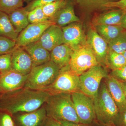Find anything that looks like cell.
Here are the masks:
<instances>
[{
	"label": "cell",
	"mask_w": 126,
	"mask_h": 126,
	"mask_svg": "<svg viewBox=\"0 0 126 126\" xmlns=\"http://www.w3.org/2000/svg\"><path fill=\"white\" fill-rule=\"evenodd\" d=\"M50 94L45 90L24 87L0 94V109L7 110L12 115L32 111L43 106Z\"/></svg>",
	"instance_id": "cell-1"
},
{
	"label": "cell",
	"mask_w": 126,
	"mask_h": 126,
	"mask_svg": "<svg viewBox=\"0 0 126 126\" xmlns=\"http://www.w3.org/2000/svg\"><path fill=\"white\" fill-rule=\"evenodd\" d=\"M44 106L48 117L58 121L80 123L71 94H50Z\"/></svg>",
	"instance_id": "cell-2"
},
{
	"label": "cell",
	"mask_w": 126,
	"mask_h": 126,
	"mask_svg": "<svg viewBox=\"0 0 126 126\" xmlns=\"http://www.w3.org/2000/svg\"><path fill=\"white\" fill-rule=\"evenodd\" d=\"M93 99L96 121L107 126H115L119 116V110L106 83H102L96 96Z\"/></svg>",
	"instance_id": "cell-3"
},
{
	"label": "cell",
	"mask_w": 126,
	"mask_h": 126,
	"mask_svg": "<svg viewBox=\"0 0 126 126\" xmlns=\"http://www.w3.org/2000/svg\"><path fill=\"white\" fill-rule=\"evenodd\" d=\"M60 69L50 61L33 67L27 75L25 87L36 90H44L55 80Z\"/></svg>",
	"instance_id": "cell-4"
},
{
	"label": "cell",
	"mask_w": 126,
	"mask_h": 126,
	"mask_svg": "<svg viewBox=\"0 0 126 126\" xmlns=\"http://www.w3.org/2000/svg\"><path fill=\"white\" fill-rule=\"evenodd\" d=\"M44 90L50 94H72L80 91L79 76L70 70L69 65L60 69L54 82Z\"/></svg>",
	"instance_id": "cell-5"
},
{
	"label": "cell",
	"mask_w": 126,
	"mask_h": 126,
	"mask_svg": "<svg viewBox=\"0 0 126 126\" xmlns=\"http://www.w3.org/2000/svg\"><path fill=\"white\" fill-rule=\"evenodd\" d=\"M108 76L104 67L95 65L79 76L80 91L93 99L96 96L101 82Z\"/></svg>",
	"instance_id": "cell-6"
},
{
	"label": "cell",
	"mask_w": 126,
	"mask_h": 126,
	"mask_svg": "<svg viewBox=\"0 0 126 126\" xmlns=\"http://www.w3.org/2000/svg\"><path fill=\"white\" fill-rule=\"evenodd\" d=\"M99 64L92 49L87 43L73 51L69 65L70 70L79 76Z\"/></svg>",
	"instance_id": "cell-7"
},
{
	"label": "cell",
	"mask_w": 126,
	"mask_h": 126,
	"mask_svg": "<svg viewBox=\"0 0 126 126\" xmlns=\"http://www.w3.org/2000/svg\"><path fill=\"white\" fill-rule=\"evenodd\" d=\"M80 124L89 126L96 121L93 99L81 91L71 94Z\"/></svg>",
	"instance_id": "cell-8"
},
{
	"label": "cell",
	"mask_w": 126,
	"mask_h": 126,
	"mask_svg": "<svg viewBox=\"0 0 126 126\" xmlns=\"http://www.w3.org/2000/svg\"><path fill=\"white\" fill-rule=\"evenodd\" d=\"M61 28L63 44L68 46L73 51L87 44L86 35L79 22L72 23Z\"/></svg>",
	"instance_id": "cell-9"
},
{
	"label": "cell",
	"mask_w": 126,
	"mask_h": 126,
	"mask_svg": "<svg viewBox=\"0 0 126 126\" xmlns=\"http://www.w3.org/2000/svg\"><path fill=\"white\" fill-rule=\"evenodd\" d=\"M53 24L51 21L29 24L18 35L16 41V46L23 47L37 42L45 31Z\"/></svg>",
	"instance_id": "cell-10"
},
{
	"label": "cell",
	"mask_w": 126,
	"mask_h": 126,
	"mask_svg": "<svg viewBox=\"0 0 126 126\" xmlns=\"http://www.w3.org/2000/svg\"><path fill=\"white\" fill-rule=\"evenodd\" d=\"M86 39L99 64L104 67L107 66V58L109 51L107 43L93 29L88 31Z\"/></svg>",
	"instance_id": "cell-11"
},
{
	"label": "cell",
	"mask_w": 126,
	"mask_h": 126,
	"mask_svg": "<svg viewBox=\"0 0 126 126\" xmlns=\"http://www.w3.org/2000/svg\"><path fill=\"white\" fill-rule=\"evenodd\" d=\"M12 116L16 126H42L47 117L44 105L35 111L17 113Z\"/></svg>",
	"instance_id": "cell-12"
},
{
	"label": "cell",
	"mask_w": 126,
	"mask_h": 126,
	"mask_svg": "<svg viewBox=\"0 0 126 126\" xmlns=\"http://www.w3.org/2000/svg\"><path fill=\"white\" fill-rule=\"evenodd\" d=\"M12 70L27 75L33 68L31 57L23 47L16 46L11 52Z\"/></svg>",
	"instance_id": "cell-13"
},
{
	"label": "cell",
	"mask_w": 126,
	"mask_h": 126,
	"mask_svg": "<svg viewBox=\"0 0 126 126\" xmlns=\"http://www.w3.org/2000/svg\"><path fill=\"white\" fill-rule=\"evenodd\" d=\"M37 42L50 52L55 47L63 44L62 28L52 25L45 31Z\"/></svg>",
	"instance_id": "cell-14"
},
{
	"label": "cell",
	"mask_w": 126,
	"mask_h": 126,
	"mask_svg": "<svg viewBox=\"0 0 126 126\" xmlns=\"http://www.w3.org/2000/svg\"><path fill=\"white\" fill-rule=\"evenodd\" d=\"M27 75H23L13 70L1 75L0 94L24 87Z\"/></svg>",
	"instance_id": "cell-15"
},
{
	"label": "cell",
	"mask_w": 126,
	"mask_h": 126,
	"mask_svg": "<svg viewBox=\"0 0 126 126\" xmlns=\"http://www.w3.org/2000/svg\"><path fill=\"white\" fill-rule=\"evenodd\" d=\"M106 79V86L118 107L119 112L126 111V97L121 82L110 75H108Z\"/></svg>",
	"instance_id": "cell-16"
},
{
	"label": "cell",
	"mask_w": 126,
	"mask_h": 126,
	"mask_svg": "<svg viewBox=\"0 0 126 126\" xmlns=\"http://www.w3.org/2000/svg\"><path fill=\"white\" fill-rule=\"evenodd\" d=\"M49 20L61 28L72 23L79 22L80 19L75 13L74 0L57 12Z\"/></svg>",
	"instance_id": "cell-17"
},
{
	"label": "cell",
	"mask_w": 126,
	"mask_h": 126,
	"mask_svg": "<svg viewBox=\"0 0 126 126\" xmlns=\"http://www.w3.org/2000/svg\"><path fill=\"white\" fill-rule=\"evenodd\" d=\"M31 57L33 67L50 61V52L37 42L23 47Z\"/></svg>",
	"instance_id": "cell-18"
},
{
	"label": "cell",
	"mask_w": 126,
	"mask_h": 126,
	"mask_svg": "<svg viewBox=\"0 0 126 126\" xmlns=\"http://www.w3.org/2000/svg\"><path fill=\"white\" fill-rule=\"evenodd\" d=\"M50 61L60 69L69 65L73 50L63 44L55 47L50 52Z\"/></svg>",
	"instance_id": "cell-19"
},
{
	"label": "cell",
	"mask_w": 126,
	"mask_h": 126,
	"mask_svg": "<svg viewBox=\"0 0 126 126\" xmlns=\"http://www.w3.org/2000/svg\"><path fill=\"white\" fill-rule=\"evenodd\" d=\"M125 12L119 9L108 12L97 16L94 20L93 24L94 26L100 25H120Z\"/></svg>",
	"instance_id": "cell-20"
},
{
	"label": "cell",
	"mask_w": 126,
	"mask_h": 126,
	"mask_svg": "<svg viewBox=\"0 0 126 126\" xmlns=\"http://www.w3.org/2000/svg\"><path fill=\"white\" fill-rule=\"evenodd\" d=\"M29 12L23 7L9 15L11 22L18 34L30 24L28 18Z\"/></svg>",
	"instance_id": "cell-21"
},
{
	"label": "cell",
	"mask_w": 126,
	"mask_h": 126,
	"mask_svg": "<svg viewBox=\"0 0 126 126\" xmlns=\"http://www.w3.org/2000/svg\"><path fill=\"white\" fill-rule=\"evenodd\" d=\"M94 27L97 33L108 44L124 30L120 25H100L95 26Z\"/></svg>",
	"instance_id": "cell-22"
},
{
	"label": "cell",
	"mask_w": 126,
	"mask_h": 126,
	"mask_svg": "<svg viewBox=\"0 0 126 126\" xmlns=\"http://www.w3.org/2000/svg\"><path fill=\"white\" fill-rule=\"evenodd\" d=\"M18 35L11 22L9 15L0 11V36L16 41Z\"/></svg>",
	"instance_id": "cell-23"
},
{
	"label": "cell",
	"mask_w": 126,
	"mask_h": 126,
	"mask_svg": "<svg viewBox=\"0 0 126 126\" xmlns=\"http://www.w3.org/2000/svg\"><path fill=\"white\" fill-rule=\"evenodd\" d=\"M107 67L112 70L122 67L126 65V60L122 54L109 50L107 58Z\"/></svg>",
	"instance_id": "cell-24"
},
{
	"label": "cell",
	"mask_w": 126,
	"mask_h": 126,
	"mask_svg": "<svg viewBox=\"0 0 126 126\" xmlns=\"http://www.w3.org/2000/svg\"><path fill=\"white\" fill-rule=\"evenodd\" d=\"M72 0H58L43 6L44 13L49 19Z\"/></svg>",
	"instance_id": "cell-25"
},
{
	"label": "cell",
	"mask_w": 126,
	"mask_h": 126,
	"mask_svg": "<svg viewBox=\"0 0 126 126\" xmlns=\"http://www.w3.org/2000/svg\"><path fill=\"white\" fill-rule=\"evenodd\" d=\"M109 50L122 54L126 50V31H124L108 44Z\"/></svg>",
	"instance_id": "cell-26"
},
{
	"label": "cell",
	"mask_w": 126,
	"mask_h": 126,
	"mask_svg": "<svg viewBox=\"0 0 126 126\" xmlns=\"http://www.w3.org/2000/svg\"><path fill=\"white\" fill-rule=\"evenodd\" d=\"M113 0H76L79 5L87 11L103 9L102 6Z\"/></svg>",
	"instance_id": "cell-27"
},
{
	"label": "cell",
	"mask_w": 126,
	"mask_h": 126,
	"mask_svg": "<svg viewBox=\"0 0 126 126\" xmlns=\"http://www.w3.org/2000/svg\"><path fill=\"white\" fill-rule=\"evenodd\" d=\"M23 0H0V11L8 15L24 6Z\"/></svg>",
	"instance_id": "cell-28"
},
{
	"label": "cell",
	"mask_w": 126,
	"mask_h": 126,
	"mask_svg": "<svg viewBox=\"0 0 126 126\" xmlns=\"http://www.w3.org/2000/svg\"><path fill=\"white\" fill-rule=\"evenodd\" d=\"M28 18L30 24H37L51 21L44 13L43 6L36 7L29 12Z\"/></svg>",
	"instance_id": "cell-29"
},
{
	"label": "cell",
	"mask_w": 126,
	"mask_h": 126,
	"mask_svg": "<svg viewBox=\"0 0 126 126\" xmlns=\"http://www.w3.org/2000/svg\"><path fill=\"white\" fill-rule=\"evenodd\" d=\"M16 47V41L0 36V55L11 53Z\"/></svg>",
	"instance_id": "cell-30"
},
{
	"label": "cell",
	"mask_w": 126,
	"mask_h": 126,
	"mask_svg": "<svg viewBox=\"0 0 126 126\" xmlns=\"http://www.w3.org/2000/svg\"><path fill=\"white\" fill-rule=\"evenodd\" d=\"M11 53L0 55V75L12 70Z\"/></svg>",
	"instance_id": "cell-31"
},
{
	"label": "cell",
	"mask_w": 126,
	"mask_h": 126,
	"mask_svg": "<svg viewBox=\"0 0 126 126\" xmlns=\"http://www.w3.org/2000/svg\"><path fill=\"white\" fill-rule=\"evenodd\" d=\"M0 126H16L12 114L7 110L0 109Z\"/></svg>",
	"instance_id": "cell-32"
},
{
	"label": "cell",
	"mask_w": 126,
	"mask_h": 126,
	"mask_svg": "<svg viewBox=\"0 0 126 126\" xmlns=\"http://www.w3.org/2000/svg\"><path fill=\"white\" fill-rule=\"evenodd\" d=\"M110 75L121 82H126V65L112 70Z\"/></svg>",
	"instance_id": "cell-33"
},
{
	"label": "cell",
	"mask_w": 126,
	"mask_h": 126,
	"mask_svg": "<svg viewBox=\"0 0 126 126\" xmlns=\"http://www.w3.org/2000/svg\"><path fill=\"white\" fill-rule=\"evenodd\" d=\"M56 0H35L27 4L25 8L27 11L29 12L36 7L44 6Z\"/></svg>",
	"instance_id": "cell-34"
},
{
	"label": "cell",
	"mask_w": 126,
	"mask_h": 126,
	"mask_svg": "<svg viewBox=\"0 0 126 126\" xmlns=\"http://www.w3.org/2000/svg\"><path fill=\"white\" fill-rule=\"evenodd\" d=\"M117 8L126 12V0H118L117 1L107 2L102 6L103 9Z\"/></svg>",
	"instance_id": "cell-35"
},
{
	"label": "cell",
	"mask_w": 126,
	"mask_h": 126,
	"mask_svg": "<svg viewBox=\"0 0 126 126\" xmlns=\"http://www.w3.org/2000/svg\"><path fill=\"white\" fill-rule=\"evenodd\" d=\"M115 126H126V110L119 112L115 123Z\"/></svg>",
	"instance_id": "cell-36"
},
{
	"label": "cell",
	"mask_w": 126,
	"mask_h": 126,
	"mask_svg": "<svg viewBox=\"0 0 126 126\" xmlns=\"http://www.w3.org/2000/svg\"><path fill=\"white\" fill-rule=\"evenodd\" d=\"M42 126H61V125L58 121L47 117Z\"/></svg>",
	"instance_id": "cell-37"
},
{
	"label": "cell",
	"mask_w": 126,
	"mask_h": 126,
	"mask_svg": "<svg viewBox=\"0 0 126 126\" xmlns=\"http://www.w3.org/2000/svg\"><path fill=\"white\" fill-rule=\"evenodd\" d=\"M61 124V126H87L80 123H76L73 122L60 121H59Z\"/></svg>",
	"instance_id": "cell-38"
},
{
	"label": "cell",
	"mask_w": 126,
	"mask_h": 126,
	"mask_svg": "<svg viewBox=\"0 0 126 126\" xmlns=\"http://www.w3.org/2000/svg\"><path fill=\"white\" fill-rule=\"evenodd\" d=\"M120 26L124 29V30L126 31V12L124 13L123 16Z\"/></svg>",
	"instance_id": "cell-39"
},
{
	"label": "cell",
	"mask_w": 126,
	"mask_h": 126,
	"mask_svg": "<svg viewBox=\"0 0 126 126\" xmlns=\"http://www.w3.org/2000/svg\"><path fill=\"white\" fill-rule=\"evenodd\" d=\"M107 126V125H104V124H101V123H99L98 122H97L96 121L94 122L92 124H90V125L89 126Z\"/></svg>",
	"instance_id": "cell-40"
},
{
	"label": "cell",
	"mask_w": 126,
	"mask_h": 126,
	"mask_svg": "<svg viewBox=\"0 0 126 126\" xmlns=\"http://www.w3.org/2000/svg\"><path fill=\"white\" fill-rule=\"evenodd\" d=\"M123 87L124 89V93L126 97V82H121Z\"/></svg>",
	"instance_id": "cell-41"
},
{
	"label": "cell",
	"mask_w": 126,
	"mask_h": 126,
	"mask_svg": "<svg viewBox=\"0 0 126 126\" xmlns=\"http://www.w3.org/2000/svg\"><path fill=\"white\" fill-rule=\"evenodd\" d=\"M23 0L24 2H26L27 4H28L32 1H33L35 0Z\"/></svg>",
	"instance_id": "cell-42"
},
{
	"label": "cell",
	"mask_w": 126,
	"mask_h": 126,
	"mask_svg": "<svg viewBox=\"0 0 126 126\" xmlns=\"http://www.w3.org/2000/svg\"><path fill=\"white\" fill-rule=\"evenodd\" d=\"M122 54L123 55V56H124V58H125L126 60V50L124 52V53H123Z\"/></svg>",
	"instance_id": "cell-43"
},
{
	"label": "cell",
	"mask_w": 126,
	"mask_h": 126,
	"mask_svg": "<svg viewBox=\"0 0 126 126\" xmlns=\"http://www.w3.org/2000/svg\"></svg>",
	"instance_id": "cell-44"
}]
</instances>
